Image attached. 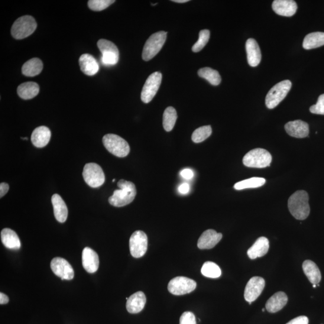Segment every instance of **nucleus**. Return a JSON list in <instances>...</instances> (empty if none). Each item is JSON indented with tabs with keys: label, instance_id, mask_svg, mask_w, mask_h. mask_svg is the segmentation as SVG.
Listing matches in <instances>:
<instances>
[{
	"label": "nucleus",
	"instance_id": "obj_42",
	"mask_svg": "<svg viewBox=\"0 0 324 324\" xmlns=\"http://www.w3.org/2000/svg\"><path fill=\"white\" fill-rule=\"evenodd\" d=\"M9 189V184L6 183L0 184V197H3L8 192Z\"/></svg>",
	"mask_w": 324,
	"mask_h": 324
},
{
	"label": "nucleus",
	"instance_id": "obj_19",
	"mask_svg": "<svg viewBox=\"0 0 324 324\" xmlns=\"http://www.w3.org/2000/svg\"><path fill=\"white\" fill-rule=\"evenodd\" d=\"M248 63L252 67L258 66L261 60L260 48L254 38H249L246 43Z\"/></svg>",
	"mask_w": 324,
	"mask_h": 324
},
{
	"label": "nucleus",
	"instance_id": "obj_5",
	"mask_svg": "<svg viewBox=\"0 0 324 324\" xmlns=\"http://www.w3.org/2000/svg\"><path fill=\"white\" fill-rule=\"evenodd\" d=\"M103 144L109 153L118 157H125L129 154L128 142L115 134H107L103 138Z\"/></svg>",
	"mask_w": 324,
	"mask_h": 324
},
{
	"label": "nucleus",
	"instance_id": "obj_22",
	"mask_svg": "<svg viewBox=\"0 0 324 324\" xmlns=\"http://www.w3.org/2000/svg\"><path fill=\"white\" fill-rule=\"evenodd\" d=\"M146 300L144 293L141 291L137 292L128 298L126 309L130 313H138L144 309Z\"/></svg>",
	"mask_w": 324,
	"mask_h": 324
},
{
	"label": "nucleus",
	"instance_id": "obj_15",
	"mask_svg": "<svg viewBox=\"0 0 324 324\" xmlns=\"http://www.w3.org/2000/svg\"><path fill=\"white\" fill-rule=\"evenodd\" d=\"M222 238L221 233H218L215 230L208 229L200 235L197 247L200 249H211L215 248Z\"/></svg>",
	"mask_w": 324,
	"mask_h": 324
},
{
	"label": "nucleus",
	"instance_id": "obj_47",
	"mask_svg": "<svg viewBox=\"0 0 324 324\" xmlns=\"http://www.w3.org/2000/svg\"><path fill=\"white\" fill-rule=\"evenodd\" d=\"M313 287L314 288H315L316 287V285H313Z\"/></svg>",
	"mask_w": 324,
	"mask_h": 324
},
{
	"label": "nucleus",
	"instance_id": "obj_24",
	"mask_svg": "<svg viewBox=\"0 0 324 324\" xmlns=\"http://www.w3.org/2000/svg\"><path fill=\"white\" fill-rule=\"evenodd\" d=\"M269 241L268 238L261 236L257 239L251 248L248 251V255L251 259L264 257L269 250Z\"/></svg>",
	"mask_w": 324,
	"mask_h": 324
},
{
	"label": "nucleus",
	"instance_id": "obj_40",
	"mask_svg": "<svg viewBox=\"0 0 324 324\" xmlns=\"http://www.w3.org/2000/svg\"><path fill=\"white\" fill-rule=\"evenodd\" d=\"M287 324H309V319L306 316H300L292 319Z\"/></svg>",
	"mask_w": 324,
	"mask_h": 324
},
{
	"label": "nucleus",
	"instance_id": "obj_2",
	"mask_svg": "<svg viewBox=\"0 0 324 324\" xmlns=\"http://www.w3.org/2000/svg\"><path fill=\"white\" fill-rule=\"evenodd\" d=\"M288 209L292 215L298 220H305L309 216L310 209L309 195L304 190H298L288 200Z\"/></svg>",
	"mask_w": 324,
	"mask_h": 324
},
{
	"label": "nucleus",
	"instance_id": "obj_33",
	"mask_svg": "<svg viewBox=\"0 0 324 324\" xmlns=\"http://www.w3.org/2000/svg\"><path fill=\"white\" fill-rule=\"evenodd\" d=\"M177 119L176 110L173 107H168L165 109L163 116V126L167 132H170L173 129Z\"/></svg>",
	"mask_w": 324,
	"mask_h": 324
},
{
	"label": "nucleus",
	"instance_id": "obj_39",
	"mask_svg": "<svg viewBox=\"0 0 324 324\" xmlns=\"http://www.w3.org/2000/svg\"><path fill=\"white\" fill-rule=\"evenodd\" d=\"M180 324H196V317L192 312H184L180 317Z\"/></svg>",
	"mask_w": 324,
	"mask_h": 324
},
{
	"label": "nucleus",
	"instance_id": "obj_32",
	"mask_svg": "<svg viewBox=\"0 0 324 324\" xmlns=\"http://www.w3.org/2000/svg\"><path fill=\"white\" fill-rule=\"evenodd\" d=\"M266 180L264 178L253 177L249 179L239 181L234 185V189L236 190H241L251 188H258L264 185Z\"/></svg>",
	"mask_w": 324,
	"mask_h": 324
},
{
	"label": "nucleus",
	"instance_id": "obj_9",
	"mask_svg": "<svg viewBox=\"0 0 324 324\" xmlns=\"http://www.w3.org/2000/svg\"><path fill=\"white\" fill-rule=\"evenodd\" d=\"M97 47L102 53L101 61L105 66H114L118 62L119 51L112 42L100 39L97 42Z\"/></svg>",
	"mask_w": 324,
	"mask_h": 324
},
{
	"label": "nucleus",
	"instance_id": "obj_46",
	"mask_svg": "<svg viewBox=\"0 0 324 324\" xmlns=\"http://www.w3.org/2000/svg\"><path fill=\"white\" fill-rule=\"evenodd\" d=\"M21 139H24V140H27V139H28L27 138H21Z\"/></svg>",
	"mask_w": 324,
	"mask_h": 324
},
{
	"label": "nucleus",
	"instance_id": "obj_49",
	"mask_svg": "<svg viewBox=\"0 0 324 324\" xmlns=\"http://www.w3.org/2000/svg\"><path fill=\"white\" fill-rule=\"evenodd\" d=\"M115 181V179H113V180H112V182H114V181Z\"/></svg>",
	"mask_w": 324,
	"mask_h": 324
},
{
	"label": "nucleus",
	"instance_id": "obj_44",
	"mask_svg": "<svg viewBox=\"0 0 324 324\" xmlns=\"http://www.w3.org/2000/svg\"><path fill=\"white\" fill-rule=\"evenodd\" d=\"M9 297L3 293H0V304H5L8 303Z\"/></svg>",
	"mask_w": 324,
	"mask_h": 324
},
{
	"label": "nucleus",
	"instance_id": "obj_16",
	"mask_svg": "<svg viewBox=\"0 0 324 324\" xmlns=\"http://www.w3.org/2000/svg\"><path fill=\"white\" fill-rule=\"evenodd\" d=\"M285 129L288 135L294 138H306L309 134V125L300 119L287 123Z\"/></svg>",
	"mask_w": 324,
	"mask_h": 324
},
{
	"label": "nucleus",
	"instance_id": "obj_41",
	"mask_svg": "<svg viewBox=\"0 0 324 324\" xmlns=\"http://www.w3.org/2000/svg\"><path fill=\"white\" fill-rule=\"evenodd\" d=\"M181 176L184 179L190 180L192 179L194 176L193 171L190 169H185L181 172Z\"/></svg>",
	"mask_w": 324,
	"mask_h": 324
},
{
	"label": "nucleus",
	"instance_id": "obj_14",
	"mask_svg": "<svg viewBox=\"0 0 324 324\" xmlns=\"http://www.w3.org/2000/svg\"><path fill=\"white\" fill-rule=\"evenodd\" d=\"M265 281L261 277H253L248 281L245 290V299L251 304L258 299L263 291Z\"/></svg>",
	"mask_w": 324,
	"mask_h": 324
},
{
	"label": "nucleus",
	"instance_id": "obj_3",
	"mask_svg": "<svg viewBox=\"0 0 324 324\" xmlns=\"http://www.w3.org/2000/svg\"><path fill=\"white\" fill-rule=\"evenodd\" d=\"M271 161V155L268 151L265 149L255 148L245 155L242 163L249 168H264L270 166Z\"/></svg>",
	"mask_w": 324,
	"mask_h": 324
},
{
	"label": "nucleus",
	"instance_id": "obj_38",
	"mask_svg": "<svg viewBox=\"0 0 324 324\" xmlns=\"http://www.w3.org/2000/svg\"><path fill=\"white\" fill-rule=\"evenodd\" d=\"M310 111L315 114L324 115V94L319 97L316 104L310 107Z\"/></svg>",
	"mask_w": 324,
	"mask_h": 324
},
{
	"label": "nucleus",
	"instance_id": "obj_20",
	"mask_svg": "<svg viewBox=\"0 0 324 324\" xmlns=\"http://www.w3.org/2000/svg\"><path fill=\"white\" fill-rule=\"evenodd\" d=\"M51 137V132L46 126H40L34 130L31 135V142L35 147L43 148L47 145Z\"/></svg>",
	"mask_w": 324,
	"mask_h": 324
},
{
	"label": "nucleus",
	"instance_id": "obj_17",
	"mask_svg": "<svg viewBox=\"0 0 324 324\" xmlns=\"http://www.w3.org/2000/svg\"><path fill=\"white\" fill-rule=\"evenodd\" d=\"M83 267L89 273H95L99 267V258L97 253L87 247L84 249L82 255Z\"/></svg>",
	"mask_w": 324,
	"mask_h": 324
},
{
	"label": "nucleus",
	"instance_id": "obj_31",
	"mask_svg": "<svg viewBox=\"0 0 324 324\" xmlns=\"http://www.w3.org/2000/svg\"><path fill=\"white\" fill-rule=\"evenodd\" d=\"M198 75L206 79L213 86H218L221 83V76L218 71L210 67H204L198 70Z\"/></svg>",
	"mask_w": 324,
	"mask_h": 324
},
{
	"label": "nucleus",
	"instance_id": "obj_28",
	"mask_svg": "<svg viewBox=\"0 0 324 324\" xmlns=\"http://www.w3.org/2000/svg\"><path fill=\"white\" fill-rule=\"evenodd\" d=\"M39 86L33 82L21 84L18 87V95L21 98L28 100L34 98L39 93Z\"/></svg>",
	"mask_w": 324,
	"mask_h": 324
},
{
	"label": "nucleus",
	"instance_id": "obj_11",
	"mask_svg": "<svg viewBox=\"0 0 324 324\" xmlns=\"http://www.w3.org/2000/svg\"><path fill=\"white\" fill-rule=\"evenodd\" d=\"M162 74L155 72L150 74L146 80L141 92V100L145 103H150L156 95L160 86Z\"/></svg>",
	"mask_w": 324,
	"mask_h": 324
},
{
	"label": "nucleus",
	"instance_id": "obj_35",
	"mask_svg": "<svg viewBox=\"0 0 324 324\" xmlns=\"http://www.w3.org/2000/svg\"><path fill=\"white\" fill-rule=\"evenodd\" d=\"M212 129L210 126H202L195 130L193 133L192 139L195 143H200L210 137Z\"/></svg>",
	"mask_w": 324,
	"mask_h": 324
},
{
	"label": "nucleus",
	"instance_id": "obj_34",
	"mask_svg": "<svg viewBox=\"0 0 324 324\" xmlns=\"http://www.w3.org/2000/svg\"><path fill=\"white\" fill-rule=\"evenodd\" d=\"M201 273L207 277L216 278L221 275L222 271L220 267L213 262H206L201 268Z\"/></svg>",
	"mask_w": 324,
	"mask_h": 324
},
{
	"label": "nucleus",
	"instance_id": "obj_6",
	"mask_svg": "<svg viewBox=\"0 0 324 324\" xmlns=\"http://www.w3.org/2000/svg\"><path fill=\"white\" fill-rule=\"evenodd\" d=\"M167 32L158 31L152 34L146 42L142 51V59L150 61L159 53L167 39Z\"/></svg>",
	"mask_w": 324,
	"mask_h": 324
},
{
	"label": "nucleus",
	"instance_id": "obj_7",
	"mask_svg": "<svg viewBox=\"0 0 324 324\" xmlns=\"http://www.w3.org/2000/svg\"><path fill=\"white\" fill-rule=\"evenodd\" d=\"M292 83L285 80L275 84L267 94L265 105L268 109H274L286 97L291 89Z\"/></svg>",
	"mask_w": 324,
	"mask_h": 324
},
{
	"label": "nucleus",
	"instance_id": "obj_8",
	"mask_svg": "<svg viewBox=\"0 0 324 324\" xmlns=\"http://www.w3.org/2000/svg\"><path fill=\"white\" fill-rule=\"evenodd\" d=\"M83 176L86 183L93 188L101 186L105 183V174L102 168L95 163L87 164Z\"/></svg>",
	"mask_w": 324,
	"mask_h": 324
},
{
	"label": "nucleus",
	"instance_id": "obj_48",
	"mask_svg": "<svg viewBox=\"0 0 324 324\" xmlns=\"http://www.w3.org/2000/svg\"><path fill=\"white\" fill-rule=\"evenodd\" d=\"M262 312H264V311H265V309H262Z\"/></svg>",
	"mask_w": 324,
	"mask_h": 324
},
{
	"label": "nucleus",
	"instance_id": "obj_43",
	"mask_svg": "<svg viewBox=\"0 0 324 324\" xmlns=\"http://www.w3.org/2000/svg\"><path fill=\"white\" fill-rule=\"evenodd\" d=\"M190 186L189 184L183 183L178 187V191L181 194H185L189 192Z\"/></svg>",
	"mask_w": 324,
	"mask_h": 324
},
{
	"label": "nucleus",
	"instance_id": "obj_29",
	"mask_svg": "<svg viewBox=\"0 0 324 324\" xmlns=\"http://www.w3.org/2000/svg\"><path fill=\"white\" fill-rule=\"evenodd\" d=\"M43 69V63L39 58L28 60L22 67V72L26 76L32 77L39 74Z\"/></svg>",
	"mask_w": 324,
	"mask_h": 324
},
{
	"label": "nucleus",
	"instance_id": "obj_25",
	"mask_svg": "<svg viewBox=\"0 0 324 324\" xmlns=\"http://www.w3.org/2000/svg\"><path fill=\"white\" fill-rule=\"evenodd\" d=\"M51 201L53 206L55 218L57 221L60 223L66 222L68 216V209L62 197L59 194H54L52 196Z\"/></svg>",
	"mask_w": 324,
	"mask_h": 324
},
{
	"label": "nucleus",
	"instance_id": "obj_12",
	"mask_svg": "<svg viewBox=\"0 0 324 324\" xmlns=\"http://www.w3.org/2000/svg\"><path fill=\"white\" fill-rule=\"evenodd\" d=\"M129 248L133 257H143L148 248V238L145 233L142 231L133 233L129 240Z\"/></svg>",
	"mask_w": 324,
	"mask_h": 324
},
{
	"label": "nucleus",
	"instance_id": "obj_30",
	"mask_svg": "<svg viewBox=\"0 0 324 324\" xmlns=\"http://www.w3.org/2000/svg\"><path fill=\"white\" fill-rule=\"evenodd\" d=\"M324 45V32H314L307 34L304 38L303 47L309 50L323 46Z\"/></svg>",
	"mask_w": 324,
	"mask_h": 324
},
{
	"label": "nucleus",
	"instance_id": "obj_13",
	"mask_svg": "<svg viewBox=\"0 0 324 324\" xmlns=\"http://www.w3.org/2000/svg\"><path fill=\"white\" fill-rule=\"evenodd\" d=\"M51 268L53 273L61 279L70 280L74 277V270L69 262L62 258H54L51 262Z\"/></svg>",
	"mask_w": 324,
	"mask_h": 324
},
{
	"label": "nucleus",
	"instance_id": "obj_45",
	"mask_svg": "<svg viewBox=\"0 0 324 324\" xmlns=\"http://www.w3.org/2000/svg\"><path fill=\"white\" fill-rule=\"evenodd\" d=\"M173 2H176L178 3H184L189 2V0H173Z\"/></svg>",
	"mask_w": 324,
	"mask_h": 324
},
{
	"label": "nucleus",
	"instance_id": "obj_10",
	"mask_svg": "<svg viewBox=\"0 0 324 324\" xmlns=\"http://www.w3.org/2000/svg\"><path fill=\"white\" fill-rule=\"evenodd\" d=\"M196 282L191 278L186 277H176L172 279L168 284V289L170 293L175 296L192 293L196 289Z\"/></svg>",
	"mask_w": 324,
	"mask_h": 324
},
{
	"label": "nucleus",
	"instance_id": "obj_18",
	"mask_svg": "<svg viewBox=\"0 0 324 324\" xmlns=\"http://www.w3.org/2000/svg\"><path fill=\"white\" fill-rule=\"evenodd\" d=\"M272 8L277 15L290 17L296 14L298 8L297 3L293 0H275Z\"/></svg>",
	"mask_w": 324,
	"mask_h": 324
},
{
	"label": "nucleus",
	"instance_id": "obj_37",
	"mask_svg": "<svg viewBox=\"0 0 324 324\" xmlns=\"http://www.w3.org/2000/svg\"><path fill=\"white\" fill-rule=\"evenodd\" d=\"M115 3L113 0H90L88 6L93 11H102Z\"/></svg>",
	"mask_w": 324,
	"mask_h": 324
},
{
	"label": "nucleus",
	"instance_id": "obj_27",
	"mask_svg": "<svg viewBox=\"0 0 324 324\" xmlns=\"http://www.w3.org/2000/svg\"><path fill=\"white\" fill-rule=\"evenodd\" d=\"M303 270L308 279L313 285H317L321 280V274L315 262L306 260L303 262Z\"/></svg>",
	"mask_w": 324,
	"mask_h": 324
},
{
	"label": "nucleus",
	"instance_id": "obj_26",
	"mask_svg": "<svg viewBox=\"0 0 324 324\" xmlns=\"http://www.w3.org/2000/svg\"><path fill=\"white\" fill-rule=\"evenodd\" d=\"M1 238L6 248L12 250H18L21 248L20 239L17 234L11 229H3L1 232Z\"/></svg>",
	"mask_w": 324,
	"mask_h": 324
},
{
	"label": "nucleus",
	"instance_id": "obj_4",
	"mask_svg": "<svg viewBox=\"0 0 324 324\" xmlns=\"http://www.w3.org/2000/svg\"><path fill=\"white\" fill-rule=\"evenodd\" d=\"M37 28V23L31 16H22L13 24L11 34L16 39H23L30 36Z\"/></svg>",
	"mask_w": 324,
	"mask_h": 324
},
{
	"label": "nucleus",
	"instance_id": "obj_23",
	"mask_svg": "<svg viewBox=\"0 0 324 324\" xmlns=\"http://www.w3.org/2000/svg\"><path fill=\"white\" fill-rule=\"evenodd\" d=\"M288 298L284 292H278L270 297L265 304V308L268 312L274 313L278 312L286 306Z\"/></svg>",
	"mask_w": 324,
	"mask_h": 324
},
{
	"label": "nucleus",
	"instance_id": "obj_1",
	"mask_svg": "<svg viewBox=\"0 0 324 324\" xmlns=\"http://www.w3.org/2000/svg\"><path fill=\"white\" fill-rule=\"evenodd\" d=\"M119 189L115 190L109 198L111 205L116 207H122L128 205L134 201L137 191L134 183L131 181L120 180L117 184Z\"/></svg>",
	"mask_w": 324,
	"mask_h": 324
},
{
	"label": "nucleus",
	"instance_id": "obj_21",
	"mask_svg": "<svg viewBox=\"0 0 324 324\" xmlns=\"http://www.w3.org/2000/svg\"><path fill=\"white\" fill-rule=\"evenodd\" d=\"M79 63L81 70L86 75L93 76L99 72V63L92 55H82L79 58Z\"/></svg>",
	"mask_w": 324,
	"mask_h": 324
},
{
	"label": "nucleus",
	"instance_id": "obj_36",
	"mask_svg": "<svg viewBox=\"0 0 324 324\" xmlns=\"http://www.w3.org/2000/svg\"><path fill=\"white\" fill-rule=\"evenodd\" d=\"M210 32L208 30H203L199 32V39L192 48L194 53H198L205 47L210 39Z\"/></svg>",
	"mask_w": 324,
	"mask_h": 324
}]
</instances>
